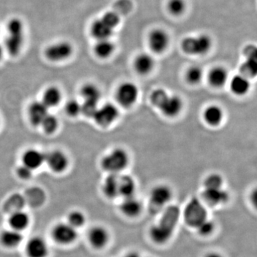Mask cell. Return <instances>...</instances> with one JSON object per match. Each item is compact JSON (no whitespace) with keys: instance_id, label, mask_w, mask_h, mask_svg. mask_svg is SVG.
I'll list each match as a JSON object with an SVG mask.
<instances>
[{"instance_id":"6da1fadb","label":"cell","mask_w":257,"mask_h":257,"mask_svg":"<svg viewBox=\"0 0 257 257\" xmlns=\"http://www.w3.org/2000/svg\"><path fill=\"white\" fill-rule=\"evenodd\" d=\"M181 215L182 212L177 206L168 205L164 209L158 222L150 230L152 241L158 244L168 242L173 236Z\"/></svg>"},{"instance_id":"7a4b0ae2","label":"cell","mask_w":257,"mask_h":257,"mask_svg":"<svg viewBox=\"0 0 257 257\" xmlns=\"http://www.w3.org/2000/svg\"><path fill=\"white\" fill-rule=\"evenodd\" d=\"M25 42V26L19 18H13L7 25V36L5 47L10 55H19Z\"/></svg>"},{"instance_id":"3957f363","label":"cell","mask_w":257,"mask_h":257,"mask_svg":"<svg viewBox=\"0 0 257 257\" xmlns=\"http://www.w3.org/2000/svg\"><path fill=\"white\" fill-rule=\"evenodd\" d=\"M119 22L120 18L117 13L108 12L92 24L91 34L96 40L110 39Z\"/></svg>"},{"instance_id":"277c9868","label":"cell","mask_w":257,"mask_h":257,"mask_svg":"<svg viewBox=\"0 0 257 257\" xmlns=\"http://www.w3.org/2000/svg\"><path fill=\"white\" fill-rule=\"evenodd\" d=\"M182 216L186 224L196 229L208 219V212L204 204L198 198L193 197L186 204Z\"/></svg>"},{"instance_id":"5b68a950","label":"cell","mask_w":257,"mask_h":257,"mask_svg":"<svg viewBox=\"0 0 257 257\" xmlns=\"http://www.w3.org/2000/svg\"><path fill=\"white\" fill-rule=\"evenodd\" d=\"M128 162L127 152L123 149L116 148L103 157L101 165L103 170L109 174H118L127 167Z\"/></svg>"},{"instance_id":"8992f818","label":"cell","mask_w":257,"mask_h":257,"mask_svg":"<svg viewBox=\"0 0 257 257\" xmlns=\"http://www.w3.org/2000/svg\"><path fill=\"white\" fill-rule=\"evenodd\" d=\"M212 41L206 35L187 37L182 40L181 47L184 52L191 55H204L210 50Z\"/></svg>"},{"instance_id":"52a82bcc","label":"cell","mask_w":257,"mask_h":257,"mask_svg":"<svg viewBox=\"0 0 257 257\" xmlns=\"http://www.w3.org/2000/svg\"><path fill=\"white\" fill-rule=\"evenodd\" d=\"M172 191L168 186L160 184L154 187L150 194V212L157 214L168 206L172 198Z\"/></svg>"},{"instance_id":"ba28073f","label":"cell","mask_w":257,"mask_h":257,"mask_svg":"<svg viewBox=\"0 0 257 257\" xmlns=\"http://www.w3.org/2000/svg\"><path fill=\"white\" fill-rule=\"evenodd\" d=\"M139 89L136 84L126 82L120 84L116 92V100L124 107L134 105L138 99Z\"/></svg>"},{"instance_id":"9c48e42d","label":"cell","mask_w":257,"mask_h":257,"mask_svg":"<svg viewBox=\"0 0 257 257\" xmlns=\"http://www.w3.org/2000/svg\"><path fill=\"white\" fill-rule=\"evenodd\" d=\"M73 52V47L68 42L61 41L52 44L45 50V56L52 62H62L69 58Z\"/></svg>"},{"instance_id":"30bf717a","label":"cell","mask_w":257,"mask_h":257,"mask_svg":"<svg viewBox=\"0 0 257 257\" xmlns=\"http://www.w3.org/2000/svg\"><path fill=\"white\" fill-rule=\"evenodd\" d=\"M119 114V110L114 104L106 103L101 107H98L92 118H94L96 124L104 127L114 123Z\"/></svg>"},{"instance_id":"8fae6325","label":"cell","mask_w":257,"mask_h":257,"mask_svg":"<svg viewBox=\"0 0 257 257\" xmlns=\"http://www.w3.org/2000/svg\"><path fill=\"white\" fill-rule=\"evenodd\" d=\"M78 233L77 229L69 223H60L52 230V236L55 241L61 244H70L77 239Z\"/></svg>"},{"instance_id":"7c38bea8","label":"cell","mask_w":257,"mask_h":257,"mask_svg":"<svg viewBox=\"0 0 257 257\" xmlns=\"http://www.w3.org/2000/svg\"><path fill=\"white\" fill-rule=\"evenodd\" d=\"M246 60L240 67L241 74L247 77H255L257 72L256 49L253 45H248L245 48Z\"/></svg>"},{"instance_id":"4fadbf2b","label":"cell","mask_w":257,"mask_h":257,"mask_svg":"<svg viewBox=\"0 0 257 257\" xmlns=\"http://www.w3.org/2000/svg\"><path fill=\"white\" fill-rule=\"evenodd\" d=\"M149 45L155 53H162L167 50L170 38L165 30L157 29L151 32L149 36Z\"/></svg>"},{"instance_id":"5bb4252c","label":"cell","mask_w":257,"mask_h":257,"mask_svg":"<svg viewBox=\"0 0 257 257\" xmlns=\"http://www.w3.org/2000/svg\"><path fill=\"white\" fill-rule=\"evenodd\" d=\"M45 162L49 167L57 173L63 172L68 167L69 161L63 152L55 150L45 155Z\"/></svg>"},{"instance_id":"9a60e30c","label":"cell","mask_w":257,"mask_h":257,"mask_svg":"<svg viewBox=\"0 0 257 257\" xmlns=\"http://www.w3.org/2000/svg\"><path fill=\"white\" fill-rule=\"evenodd\" d=\"M26 253L28 257H47L49 253L48 244L43 238L34 236L27 243Z\"/></svg>"},{"instance_id":"2e32d148","label":"cell","mask_w":257,"mask_h":257,"mask_svg":"<svg viewBox=\"0 0 257 257\" xmlns=\"http://www.w3.org/2000/svg\"><path fill=\"white\" fill-rule=\"evenodd\" d=\"M204 200L211 206H217L228 202L229 194L223 187L220 188L204 189L202 192Z\"/></svg>"},{"instance_id":"e0dca14e","label":"cell","mask_w":257,"mask_h":257,"mask_svg":"<svg viewBox=\"0 0 257 257\" xmlns=\"http://www.w3.org/2000/svg\"><path fill=\"white\" fill-rule=\"evenodd\" d=\"M183 108V101L179 96L170 95L166 98L159 109L168 117H175L178 116Z\"/></svg>"},{"instance_id":"ac0fdd59","label":"cell","mask_w":257,"mask_h":257,"mask_svg":"<svg viewBox=\"0 0 257 257\" xmlns=\"http://www.w3.org/2000/svg\"><path fill=\"white\" fill-rule=\"evenodd\" d=\"M88 239L93 247L102 248L107 244L109 239V234L105 228L96 226L89 230Z\"/></svg>"},{"instance_id":"d6986e66","label":"cell","mask_w":257,"mask_h":257,"mask_svg":"<svg viewBox=\"0 0 257 257\" xmlns=\"http://www.w3.org/2000/svg\"><path fill=\"white\" fill-rule=\"evenodd\" d=\"M49 114V108L42 101H37L32 103L29 109V118L34 126H40L42 121Z\"/></svg>"},{"instance_id":"ffe728a7","label":"cell","mask_w":257,"mask_h":257,"mask_svg":"<svg viewBox=\"0 0 257 257\" xmlns=\"http://www.w3.org/2000/svg\"><path fill=\"white\" fill-rule=\"evenodd\" d=\"M45 162V155L39 150L31 149L24 153L23 165L28 167L32 171L37 170L41 167Z\"/></svg>"},{"instance_id":"44dd1931","label":"cell","mask_w":257,"mask_h":257,"mask_svg":"<svg viewBox=\"0 0 257 257\" xmlns=\"http://www.w3.org/2000/svg\"><path fill=\"white\" fill-rule=\"evenodd\" d=\"M120 209L125 216L128 217H136L141 214L143 211V204L135 196L124 198V200L120 205Z\"/></svg>"},{"instance_id":"7402d4cb","label":"cell","mask_w":257,"mask_h":257,"mask_svg":"<svg viewBox=\"0 0 257 257\" xmlns=\"http://www.w3.org/2000/svg\"><path fill=\"white\" fill-rule=\"evenodd\" d=\"M134 67L139 74L141 75H146L151 72L155 67V60H154L153 57L149 54H140L135 58Z\"/></svg>"},{"instance_id":"603a6c76","label":"cell","mask_w":257,"mask_h":257,"mask_svg":"<svg viewBox=\"0 0 257 257\" xmlns=\"http://www.w3.org/2000/svg\"><path fill=\"white\" fill-rule=\"evenodd\" d=\"M204 121L211 126H217L222 122L224 119V111L220 106L212 104L204 109Z\"/></svg>"},{"instance_id":"cb8c5ba5","label":"cell","mask_w":257,"mask_h":257,"mask_svg":"<svg viewBox=\"0 0 257 257\" xmlns=\"http://www.w3.org/2000/svg\"><path fill=\"white\" fill-rule=\"evenodd\" d=\"M119 180L118 174H109L103 183V192L106 197L114 199L119 197Z\"/></svg>"},{"instance_id":"d4e9b609","label":"cell","mask_w":257,"mask_h":257,"mask_svg":"<svg viewBox=\"0 0 257 257\" xmlns=\"http://www.w3.org/2000/svg\"><path fill=\"white\" fill-rule=\"evenodd\" d=\"M0 241L5 246L8 248H15L23 241L21 231L11 229L5 230L0 235Z\"/></svg>"},{"instance_id":"484cf974","label":"cell","mask_w":257,"mask_h":257,"mask_svg":"<svg viewBox=\"0 0 257 257\" xmlns=\"http://www.w3.org/2000/svg\"><path fill=\"white\" fill-rule=\"evenodd\" d=\"M250 87L251 85L247 77L241 74L233 77L230 82L231 92L237 96H243L247 94Z\"/></svg>"},{"instance_id":"4316f807","label":"cell","mask_w":257,"mask_h":257,"mask_svg":"<svg viewBox=\"0 0 257 257\" xmlns=\"http://www.w3.org/2000/svg\"><path fill=\"white\" fill-rule=\"evenodd\" d=\"M209 84L212 87L219 88L223 87L228 80V72L222 67H216L211 69L208 75Z\"/></svg>"},{"instance_id":"83f0119b","label":"cell","mask_w":257,"mask_h":257,"mask_svg":"<svg viewBox=\"0 0 257 257\" xmlns=\"http://www.w3.org/2000/svg\"><path fill=\"white\" fill-rule=\"evenodd\" d=\"M136 182L133 177L128 175L119 176V196L124 198L133 197L136 191Z\"/></svg>"},{"instance_id":"f1b7e54d","label":"cell","mask_w":257,"mask_h":257,"mask_svg":"<svg viewBox=\"0 0 257 257\" xmlns=\"http://www.w3.org/2000/svg\"><path fill=\"white\" fill-rule=\"evenodd\" d=\"M9 224L11 229L21 231L30 224V217L25 211H15L10 216Z\"/></svg>"},{"instance_id":"f546056e","label":"cell","mask_w":257,"mask_h":257,"mask_svg":"<svg viewBox=\"0 0 257 257\" xmlns=\"http://www.w3.org/2000/svg\"><path fill=\"white\" fill-rule=\"evenodd\" d=\"M115 46L114 43L111 41L110 39L97 40L94 46V53L98 57L101 59H106L110 57L114 53Z\"/></svg>"},{"instance_id":"4dcf8cb0","label":"cell","mask_w":257,"mask_h":257,"mask_svg":"<svg viewBox=\"0 0 257 257\" xmlns=\"http://www.w3.org/2000/svg\"><path fill=\"white\" fill-rule=\"evenodd\" d=\"M81 95L84 102L98 104L101 98V92L97 86L93 84H86L81 89Z\"/></svg>"},{"instance_id":"1f68e13d","label":"cell","mask_w":257,"mask_h":257,"mask_svg":"<svg viewBox=\"0 0 257 257\" xmlns=\"http://www.w3.org/2000/svg\"><path fill=\"white\" fill-rule=\"evenodd\" d=\"M62 99V93L57 87H51L47 89L43 94L42 102L48 108L55 107L60 104Z\"/></svg>"},{"instance_id":"d6a6232c","label":"cell","mask_w":257,"mask_h":257,"mask_svg":"<svg viewBox=\"0 0 257 257\" xmlns=\"http://www.w3.org/2000/svg\"><path fill=\"white\" fill-rule=\"evenodd\" d=\"M41 126L45 133L51 135L57 131L59 126V120L55 115L49 113L42 121Z\"/></svg>"},{"instance_id":"836d02e7","label":"cell","mask_w":257,"mask_h":257,"mask_svg":"<svg viewBox=\"0 0 257 257\" xmlns=\"http://www.w3.org/2000/svg\"><path fill=\"white\" fill-rule=\"evenodd\" d=\"M203 77L202 69L197 66L190 67L186 73V79L191 84H197L202 81Z\"/></svg>"},{"instance_id":"e575fe53","label":"cell","mask_w":257,"mask_h":257,"mask_svg":"<svg viewBox=\"0 0 257 257\" xmlns=\"http://www.w3.org/2000/svg\"><path fill=\"white\" fill-rule=\"evenodd\" d=\"M85 222L86 216L82 211H73L69 213L67 223L75 229H77V228L81 227L85 224Z\"/></svg>"},{"instance_id":"d590c367","label":"cell","mask_w":257,"mask_h":257,"mask_svg":"<svg viewBox=\"0 0 257 257\" xmlns=\"http://www.w3.org/2000/svg\"><path fill=\"white\" fill-rule=\"evenodd\" d=\"M223 178L219 174H211L206 177L204 186L205 189L220 188L223 187Z\"/></svg>"},{"instance_id":"8d00e7d4","label":"cell","mask_w":257,"mask_h":257,"mask_svg":"<svg viewBox=\"0 0 257 257\" xmlns=\"http://www.w3.org/2000/svg\"><path fill=\"white\" fill-rule=\"evenodd\" d=\"M169 11L173 15H180L184 13L186 8L184 0H170L167 4Z\"/></svg>"},{"instance_id":"74e56055","label":"cell","mask_w":257,"mask_h":257,"mask_svg":"<svg viewBox=\"0 0 257 257\" xmlns=\"http://www.w3.org/2000/svg\"><path fill=\"white\" fill-rule=\"evenodd\" d=\"M168 95L169 94L167 91L160 88V89H155L152 92L151 96H150V99H151L153 105L157 108H160Z\"/></svg>"},{"instance_id":"f35d334b","label":"cell","mask_w":257,"mask_h":257,"mask_svg":"<svg viewBox=\"0 0 257 257\" xmlns=\"http://www.w3.org/2000/svg\"><path fill=\"white\" fill-rule=\"evenodd\" d=\"M65 111L69 116H77L82 112V104L77 99H70L66 104Z\"/></svg>"},{"instance_id":"ab89813d","label":"cell","mask_w":257,"mask_h":257,"mask_svg":"<svg viewBox=\"0 0 257 257\" xmlns=\"http://www.w3.org/2000/svg\"><path fill=\"white\" fill-rule=\"evenodd\" d=\"M214 229H215V225L212 221L209 219V218L206 219L205 221H203L202 224H199L196 228L198 233L204 236H209V235L212 234Z\"/></svg>"},{"instance_id":"60d3db41","label":"cell","mask_w":257,"mask_h":257,"mask_svg":"<svg viewBox=\"0 0 257 257\" xmlns=\"http://www.w3.org/2000/svg\"><path fill=\"white\" fill-rule=\"evenodd\" d=\"M18 174L20 178L28 179L31 177L32 171L29 169L28 167H25V165H21V167H19Z\"/></svg>"},{"instance_id":"b9f144b4","label":"cell","mask_w":257,"mask_h":257,"mask_svg":"<svg viewBox=\"0 0 257 257\" xmlns=\"http://www.w3.org/2000/svg\"><path fill=\"white\" fill-rule=\"evenodd\" d=\"M119 9V12H122L123 14H126L132 8V4L130 0H119L116 5Z\"/></svg>"},{"instance_id":"7bdbcfd3","label":"cell","mask_w":257,"mask_h":257,"mask_svg":"<svg viewBox=\"0 0 257 257\" xmlns=\"http://www.w3.org/2000/svg\"><path fill=\"white\" fill-rule=\"evenodd\" d=\"M205 257H224L221 253L218 252H210L208 253L207 255H206Z\"/></svg>"},{"instance_id":"ee69618b","label":"cell","mask_w":257,"mask_h":257,"mask_svg":"<svg viewBox=\"0 0 257 257\" xmlns=\"http://www.w3.org/2000/svg\"><path fill=\"white\" fill-rule=\"evenodd\" d=\"M123 257H140V256L138 253L135 252V251H133V252L126 253V254Z\"/></svg>"},{"instance_id":"f6af8a7d","label":"cell","mask_w":257,"mask_h":257,"mask_svg":"<svg viewBox=\"0 0 257 257\" xmlns=\"http://www.w3.org/2000/svg\"><path fill=\"white\" fill-rule=\"evenodd\" d=\"M3 54H4V49H3V47L0 45V60L3 58Z\"/></svg>"}]
</instances>
